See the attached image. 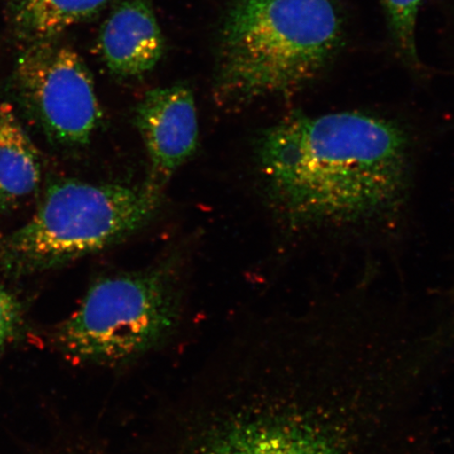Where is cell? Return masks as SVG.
I'll return each mask as SVG.
<instances>
[{"label": "cell", "instance_id": "obj_9", "mask_svg": "<svg viewBox=\"0 0 454 454\" xmlns=\"http://www.w3.org/2000/svg\"><path fill=\"white\" fill-rule=\"evenodd\" d=\"M110 0H8L11 32L22 45L59 41L70 27L98 14Z\"/></svg>", "mask_w": 454, "mask_h": 454}, {"label": "cell", "instance_id": "obj_7", "mask_svg": "<svg viewBox=\"0 0 454 454\" xmlns=\"http://www.w3.org/2000/svg\"><path fill=\"white\" fill-rule=\"evenodd\" d=\"M135 123L151 161L147 180L162 189L196 151L194 95L184 84L150 90L136 107Z\"/></svg>", "mask_w": 454, "mask_h": 454}, {"label": "cell", "instance_id": "obj_4", "mask_svg": "<svg viewBox=\"0 0 454 454\" xmlns=\"http://www.w3.org/2000/svg\"><path fill=\"white\" fill-rule=\"evenodd\" d=\"M160 187L55 181L27 223L5 238L0 260L9 270H47L127 239L155 217Z\"/></svg>", "mask_w": 454, "mask_h": 454}, {"label": "cell", "instance_id": "obj_8", "mask_svg": "<svg viewBox=\"0 0 454 454\" xmlns=\"http://www.w3.org/2000/svg\"><path fill=\"white\" fill-rule=\"evenodd\" d=\"M98 45L113 75L137 78L154 69L164 52V38L150 4H119L102 26Z\"/></svg>", "mask_w": 454, "mask_h": 454}, {"label": "cell", "instance_id": "obj_13", "mask_svg": "<svg viewBox=\"0 0 454 454\" xmlns=\"http://www.w3.org/2000/svg\"><path fill=\"white\" fill-rule=\"evenodd\" d=\"M8 207V202L5 201V199L4 198L2 192H0V211H3V209L7 208Z\"/></svg>", "mask_w": 454, "mask_h": 454}, {"label": "cell", "instance_id": "obj_2", "mask_svg": "<svg viewBox=\"0 0 454 454\" xmlns=\"http://www.w3.org/2000/svg\"><path fill=\"white\" fill-rule=\"evenodd\" d=\"M275 371L252 399L200 426L186 453H411L399 412L365 379L317 359Z\"/></svg>", "mask_w": 454, "mask_h": 454}, {"label": "cell", "instance_id": "obj_1", "mask_svg": "<svg viewBox=\"0 0 454 454\" xmlns=\"http://www.w3.org/2000/svg\"><path fill=\"white\" fill-rule=\"evenodd\" d=\"M272 206L294 230L378 223L408 192L411 144L394 121L355 111L294 112L261 136Z\"/></svg>", "mask_w": 454, "mask_h": 454}, {"label": "cell", "instance_id": "obj_3", "mask_svg": "<svg viewBox=\"0 0 454 454\" xmlns=\"http://www.w3.org/2000/svg\"><path fill=\"white\" fill-rule=\"evenodd\" d=\"M343 35L334 0H235L221 31L215 94L225 106L294 95L325 71Z\"/></svg>", "mask_w": 454, "mask_h": 454}, {"label": "cell", "instance_id": "obj_5", "mask_svg": "<svg viewBox=\"0 0 454 454\" xmlns=\"http://www.w3.org/2000/svg\"><path fill=\"white\" fill-rule=\"evenodd\" d=\"M181 292L168 265L101 278L57 329L62 353L83 364L127 365L177 328Z\"/></svg>", "mask_w": 454, "mask_h": 454}, {"label": "cell", "instance_id": "obj_11", "mask_svg": "<svg viewBox=\"0 0 454 454\" xmlns=\"http://www.w3.org/2000/svg\"><path fill=\"white\" fill-rule=\"evenodd\" d=\"M424 0H382L397 49L408 61L418 62L416 27Z\"/></svg>", "mask_w": 454, "mask_h": 454}, {"label": "cell", "instance_id": "obj_12", "mask_svg": "<svg viewBox=\"0 0 454 454\" xmlns=\"http://www.w3.org/2000/svg\"><path fill=\"white\" fill-rule=\"evenodd\" d=\"M20 320V309L19 302L7 288L0 286V351L14 336Z\"/></svg>", "mask_w": 454, "mask_h": 454}, {"label": "cell", "instance_id": "obj_10", "mask_svg": "<svg viewBox=\"0 0 454 454\" xmlns=\"http://www.w3.org/2000/svg\"><path fill=\"white\" fill-rule=\"evenodd\" d=\"M42 170L38 152L12 106L0 102V192L9 206L35 191Z\"/></svg>", "mask_w": 454, "mask_h": 454}, {"label": "cell", "instance_id": "obj_6", "mask_svg": "<svg viewBox=\"0 0 454 454\" xmlns=\"http://www.w3.org/2000/svg\"><path fill=\"white\" fill-rule=\"evenodd\" d=\"M13 85L27 115L54 144H89L102 113L92 75L82 57L59 41L22 45Z\"/></svg>", "mask_w": 454, "mask_h": 454}]
</instances>
